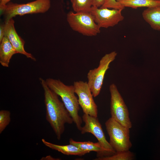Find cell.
<instances>
[{"mask_svg": "<svg viewBox=\"0 0 160 160\" xmlns=\"http://www.w3.org/2000/svg\"><path fill=\"white\" fill-rule=\"evenodd\" d=\"M13 18L5 21L4 25V36H7L17 53L23 55L35 61L36 58L30 53L26 52L24 48L25 41L18 35L15 28Z\"/></svg>", "mask_w": 160, "mask_h": 160, "instance_id": "8fae6325", "label": "cell"}, {"mask_svg": "<svg viewBox=\"0 0 160 160\" xmlns=\"http://www.w3.org/2000/svg\"><path fill=\"white\" fill-rule=\"evenodd\" d=\"M45 80L48 87L61 98L73 122L80 131L83 120L79 114L80 106L78 99L75 94L73 85H66L59 79L51 78H47Z\"/></svg>", "mask_w": 160, "mask_h": 160, "instance_id": "7a4b0ae2", "label": "cell"}, {"mask_svg": "<svg viewBox=\"0 0 160 160\" xmlns=\"http://www.w3.org/2000/svg\"><path fill=\"white\" fill-rule=\"evenodd\" d=\"M105 124L110 137L109 143L116 152L129 150L132 146L130 140V129L111 117Z\"/></svg>", "mask_w": 160, "mask_h": 160, "instance_id": "3957f363", "label": "cell"}, {"mask_svg": "<svg viewBox=\"0 0 160 160\" xmlns=\"http://www.w3.org/2000/svg\"><path fill=\"white\" fill-rule=\"evenodd\" d=\"M75 12H89L92 6V0H70Z\"/></svg>", "mask_w": 160, "mask_h": 160, "instance_id": "e0dca14e", "label": "cell"}, {"mask_svg": "<svg viewBox=\"0 0 160 160\" xmlns=\"http://www.w3.org/2000/svg\"><path fill=\"white\" fill-rule=\"evenodd\" d=\"M109 91L111 117L122 125L131 128L132 125L128 108L116 85L113 83L110 84Z\"/></svg>", "mask_w": 160, "mask_h": 160, "instance_id": "52a82bcc", "label": "cell"}, {"mask_svg": "<svg viewBox=\"0 0 160 160\" xmlns=\"http://www.w3.org/2000/svg\"><path fill=\"white\" fill-rule=\"evenodd\" d=\"M11 121V113L9 111H0V134L4 130Z\"/></svg>", "mask_w": 160, "mask_h": 160, "instance_id": "d6986e66", "label": "cell"}, {"mask_svg": "<svg viewBox=\"0 0 160 160\" xmlns=\"http://www.w3.org/2000/svg\"><path fill=\"white\" fill-rule=\"evenodd\" d=\"M0 43V63L3 66L8 67L12 57L17 53L7 36Z\"/></svg>", "mask_w": 160, "mask_h": 160, "instance_id": "5bb4252c", "label": "cell"}, {"mask_svg": "<svg viewBox=\"0 0 160 160\" xmlns=\"http://www.w3.org/2000/svg\"><path fill=\"white\" fill-rule=\"evenodd\" d=\"M50 6V0H36L24 4L10 2L6 5L2 13L7 21L17 15L44 13L48 10Z\"/></svg>", "mask_w": 160, "mask_h": 160, "instance_id": "5b68a950", "label": "cell"}, {"mask_svg": "<svg viewBox=\"0 0 160 160\" xmlns=\"http://www.w3.org/2000/svg\"><path fill=\"white\" fill-rule=\"evenodd\" d=\"M100 7L122 10L124 8L116 0H106L104 4Z\"/></svg>", "mask_w": 160, "mask_h": 160, "instance_id": "ffe728a7", "label": "cell"}, {"mask_svg": "<svg viewBox=\"0 0 160 160\" xmlns=\"http://www.w3.org/2000/svg\"><path fill=\"white\" fill-rule=\"evenodd\" d=\"M48 159V160H57L56 159L50 156H47L45 157H43L42 159Z\"/></svg>", "mask_w": 160, "mask_h": 160, "instance_id": "cb8c5ba5", "label": "cell"}, {"mask_svg": "<svg viewBox=\"0 0 160 160\" xmlns=\"http://www.w3.org/2000/svg\"><path fill=\"white\" fill-rule=\"evenodd\" d=\"M142 15L152 28L160 31V6L148 8L143 11Z\"/></svg>", "mask_w": 160, "mask_h": 160, "instance_id": "9a60e30c", "label": "cell"}, {"mask_svg": "<svg viewBox=\"0 0 160 160\" xmlns=\"http://www.w3.org/2000/svg\"><path fill=\"white\" fill-rule=\"evenodd\" d=\"M117 55L115 51L106 54L100 60L98 66L88 72L87 83L94 97L99 94L106 72L109 68L110 64L115 60Z\"/></svg>", "mask_w": 160, "mask_h": 160, "instance_id": "8992f818", "label": "cell"}, {"mask_svg": "<svg viewBox=\"0 0 160 160\" xmlns=\"http://www.w3.org/2000/svg\"><path fill=\"white\" fill-rule=\"evenodd\" d=\"M134 155L129 150L116 152L110 156L98 157L95 160H131L133 159Z\"/></svg>", "mask_w": 160, "mask_h": 160, "instance_id": "ac0fdd59", "label": "cell"}, {"mask_svg": "<svg viewBox=\"0 0 160 160\" xmlns=\"http://www.w3.org/2000/svg\"><path fill=\"white\" fill-rule=\"evenodd\" d=\"M84 125L80 130L82 134L89 133L97 139L98 142L104 148L109 151L112 155L116 153L115 151L106 139L102 125L97 117L84 113L82 116Z\"/></svg>", "mask_w": 160, "mask_h": 160, "instance_id": "30bf717a", "label": "cell"}, {"mask_svg": "<svg viewBox=\"0 0 160 160\" xmlns=\"http://www.w3.org/2000/svg\"><path fill=\"white\" fill-rule=\"evenodd\" d=\"M11 0H0V11L2 12L4 10L6 5L9 3Z\"/></svg>", "mask_w": 160, "mask_h": 160, "instance_id": "7402d4cb", "label": "cell"}, {"mask_svg": "<svg viewBox=\"0 0 160 160\" xmlns=\"http://www.w3.org/2000/svg\"><path fill=\"white\" fill-rule=\"evenodd\" d=\"M116 1L124 7H130L134 9L160 6V0H116Z\"/></svg>", "mask_w": 160, "mask_h": 160, "instance_id": "2e32d148", "label": "cell"}, {"mask_svg": "<svg viewBox=\"0 0 160 160\" xmlns=\"http://www.w3.org/2000/svg\"><path fill=\"white\" fill-rule=\"evenodd\" d=\"M39 80L44 92L46 119L60 140L65 131V124H72L73 120L63 102L48 87L45 80L41 78Z\"/></svg>", "mask_w": 160, "mask_h": 160, "instance_id": "6da1fadb", "label": "cell"}, {"mask_svg": "<svg viewBox=\"0 0 160 160\" xmlns=\"http://www.w3.org/2000/svg\"><path fill=\"white\" fill-rule=\"evenodd\" d=\"M69 143L88 153L91 151L96 152L98 157L112 155L109 151L103 148L98 142L93 143L89 141H76L71 138L69 140Z\"/></svg>", "mask_w": 160, "mask_h": 160, "instance_id": "7c38bea8", "label": "cell"}, {"mask_svg": "<svg viewBox=\"0 0 160 160\" xmlns=\"http://www.w3.org/2000/svg\"><path fill=\"white\" fill-rule=\"evenodd\" d=\"M67 21L74 31L87 36H94L100 32V28L89 12H69Z\"/></svg>", "mask_w": 160, "mask_h": 160, "instance_id": "277c9868", "label": "cell"}, {"mask_svg": "<svg viewBox=\"0 0 160 160\" xmlns=\"http://www.w3.org/2000/svg\"><path fill=\"white\" fill-rule=\"evenodd\" d=\"M41 141L46 146L64 155L81 156L88 153L71 144L65 145H60L48 142L44 139H42Z\"/></svg>", "mask_w": 160, "mask_h": 160, "instance_id": "4fadbf2b", "label": "cell"}, {"mask_svg": "<svg viewBox=\"0 0 160 160\" xmlns=\"http://www.w3.org/2000/svg\"><path fill=\"white\" fill-rule=\"evenodd\" d=\"M4 36V25L1 24L0 26V42Z\"/></svg>", "mask_w": 160, "mask_h": 160, "instance_id": "603a6c76", "label": "cell"}, {"mask_svg": "<svg viewBox=\"0 0 160 160\" xmlns=\"http://www.w3.org/2000/svg\"><path fill=\"white\" fill-rule=\"evenodd\" d=\"M106 0H92V6L98 8L102 7Z\"/></svg>", "mask_w": 160, "mask_h": 160, "instance_id": "44dd1931", "label": "cell"}, {"mask_svg": "<svg viewBox=\"0 0 160 160\" xmlns=\"http://www.w3.org/2000/svg\"><path fill=\"white\" fill-rule=\"evenodd\" d=\"M73 85L75 93L78 96L79 106L84 113L97 117V106L87 82L82 81H75Z\"/></svg>", "mask_w": 160, "mask_h": 160, "instance_id": "ba28073f", "label": "cell"}, {"mask_svg": "<svg viewBox=\"0 0 160 160\" xmlns=\"http://www.w3.org/2000/svg\"><path fill=\"white\" fill-rule=\"evenodd\" d=\"M122 10L92 6L89 12L100 28H107L114 26L124 20L121 14Z\"/></svg>", "mask_w": 160, "mask_h": 160, "instance_id": "9c48e42d", "label": "cell"}]
</instances>
